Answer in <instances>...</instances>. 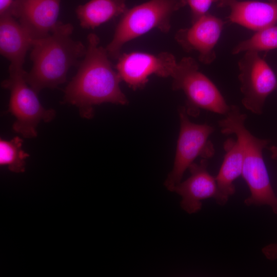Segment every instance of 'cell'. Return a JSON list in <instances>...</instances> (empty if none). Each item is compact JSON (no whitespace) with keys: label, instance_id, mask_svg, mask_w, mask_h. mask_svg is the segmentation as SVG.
Here are the masks:
<instances>
[{"label":"cell","instance_id":"8fae6325","mask_svg":"<svg viewBox=\"0 0 277 277\" xmlns=\"http://www.w3.org/2000/svg\"><path fill=\"white\" fill-rule=\"evenodd\" d=\"M61 0H14L12 15L33 40L49 35L56 25Z\"/></svg>","mask_w":277,"mask_h":277},{"label":"cell","instance_id":"e0dca14e","mask_svg":"<svg viewBox=\"0 0 277 277\" xmlns=\"http://www.w3.org/2000/svg\"><path fill=\"white\" fill-rule=\"evenodd\" d=\"M23 141L15 136L10 141L0 140V165L7 166L9 170L15 173L23 172L25 169V160L29 154L22 149Z\"/></svg>","mask_w":277,"mask_h":277},{"label":"cell","instance_id":"603a6c76","mask_svg":"<svg viewBox=\"0 0 277 277\" xmlns=\"http://www.w3.org/2000/svg\"><path fill=\"white\" fill-rule=\"evenodd\" d=\"M181 3L183 7L187 5V0H179Z\"/></svg>","mask_w":277,"mask_h":277},{"label":"cell","instance_id":"4fadbf2b","mask_svg":"<svg viewBox=\"0 0 277 277\" xmlns=\"http://www.w3.org/2000/svg\"><path fill=\"white\" fill-rule=\"evenodd\" d=\"M228 21L255 32L277 22V0L267 2L228 0Z\"/></svg>","mask_w":277,"mask_h":277},{"label":"cell","instance_id":"52a82bcc","mask_svg":"<svg viewBox=\"0 0 277 277\" xmlns=\"http://www.w3.org/2000/svg\"><path fill=\"white\" fill-rule=\"evenodd\" d=\"M26 73L23 68L9 69V76L2 85L10 92L8 111L15 118L13 130L25 138H31L37 136L39 123L52 120L55 111L42 105L37 93L26 80Z\"/></svg>","mask_w":277,"mask_h":277},{"label":"cell","instance_id":"ac0fdd59","mask_svg":"<svg viewBox=\"0 0 277 277\" xmlns=\"http://www.w3.org/2000/svg\"><path fill=\"white\" fill-rule=\"evenodd\" d=\"M277 48V26L273 25L255 33L237 44L232 50L233 54L247 51L258 52Z\"/></svg>","mask_w":277,"mask_h":277},{"label":"cell","instance_id":"6da1fadb","mask_svg":"<svg viewBox=\"0 0 277 277\" xmlns=\"http://www.w3.org/2000/svg\"><path fill=\"white\" fill-rule=\"evenodd\" d=\"M106 48L94 33L87 37L84 58L65 90L64 101L76 106L84 118H90L94 107L105 103L125 105L128 100L121 89L122 80L112 66Z\"/></svg>","mask_w":277,"mask_h":277},{"label":"cell","instance_id":"5b68a950","mask_svg":"<svg viewBox=\"0 0 277 277\" xmlns=\"http://www.w3.org/2000/svg\"><path fill=\"white\" fill-rule=\"evenodd\" d=\"M171 77L172 88L182 90L186 97V112L189 116H197L201 110L225 115L229 105L215 85L199 70L197 62L184 57L177 63Z\"/></svg>","mask_w":277,"mask_h":277},{"label":"cell","instance_id":"2e32d148","mask_svg":"<svg viewBox=\"0 0 277 277\" xmlns=\"http://www.w3.org/2000/svg\"><path fill=\"white\" fill-rule=\"evenodd\" d=\"M125 0H90L76 9L82 27L94 29L122 15L127 10Z\"/></svg>","mask_w":277,"mask_h":277},{"label":"cell","instance_id":"5bb4252c","mask_svg":"<svg viewBox=\"0 0 277 277\" xmlns=\"http://www.w3.org/2000/svg\"><path fill=\"white\" fill-rule=\"evenodd\" d=\"M33 39L11 14L0 16V52L10 63L9 69L23 68L26 54Z\"/></svg>","mask_w":277,"mask_h":277},{"label":"cell","instance_id":"d6986e66","mask_svg":"<svg viewBox=\"0 0 277 277\" xmlns=\"http://www.w3.org/2000/svg\"><path fill=\"white\" fill-rule=\"evenodd\" d=\"M228 0H187L191 10V23L195 22L201 17L208 13V11L213 4L218 7H226Z\"/></svg>","mask_w":277,"mask_h":277},{"label":"cell","instance_id":"7c38bea8","mask_svg":"<svg viewBox=\"0 0 277 277\" xmlns=\"http://www.w3.org/2000/svg\"><path fill=\"white\" fill-rule=\"evenodd\" d=\"M206 159L199 163H192L189 167L190 175L186 180L177 184L173 192L181 197L180 206L188 214H193L201 210L202 201L215 199L217 191L215 177L207 170Z\"/></svg>","mask_w":277,"mask_h":277},{"label":"cell","instance_id":"ffe728a7","mask_svg":"<svg viewBox=\"0 0 277 277\" xmlns=\"http://www.w3.org/2000/svg\"><path fill=\"white\" fill-rule=\"evenodd\" d=\"M262 252L266 259L274 261L277 259V242L270 243L262 249Z\"/></svg>","mask_w":277,"mask_h":277},{"label":"cell","instance_id":"7a4b0ae2","mask_svg":"<svg viewBox=\"0 0 277 277\" xmlns=\"http://www.w3.org/2000/svg\"><path fill=\"white\" fill-rule=\"evenodd\" d=\"M73 26L58 22L47 36L33 41L30 58L33 66L25 78L38 93L64 83L70 68L84 56L86 48L71 37Z\"/></svg>","mask_w":277,"mask_h":277},{"label":"cell","instance_id":"8992f818","mask_svg":"<svg viewBox=\"0 0 277 277\" xmlns=\"http://www.w3.org/2000/svg\"><path fill=\"white\" fill-rule=\"evenodd\" d=\"M179 116L180 131L173 165L164 182L166 188L172 192L197 157L207 160L215 153L214 146L209 140L214 128L207 124L192 122L185 106L179 108Z\"/></svg>","mask_w":277,"mask_h":277},{"label":"cell","instance_id":"277c9868","mask_svg":"<svg viewBox=\"0 0 277 277\" xmlns=\"http://www.w3.org/2000/svg\"><path fill=\"white\" fill-rule=\"evenodd\" d=\"M182 7L179 0H149L127 9L121 15L113 38L105 48L109 56L117 59L125 44L153 29L168 33L172 15Z\"/></svg>","mask_w":277,"mask_h":277},{"label":"cell","instance_id":"7402d4cb","mask_svg":"<svg viewBox=\"0 0 277 277\" xmlns=\"http://www.w3.org/2000/svg\"><path fill=\"white\" fill-rule=\"evenodd\" d=\"M269 150L271 152V157L274 160L277 159V146H272L269 148Z\"/></svg>","mask_w":277,"mask_h":277},{"label":"cell","instance_id":"9c48e42d","mask_svg":"<svg viewBox=\"0 0 277 277\" xmlns=\"http://www.w3.org/2000/svg\"><path fill=\"white\" fill-rule=\"evenodd\" d=\"M115 70L122 81L133 90L143 88L153 74L162 77H171L177 63L169 52L151 54L132 52L121 54Z\"/></svg>","mask_w":277,"mask_h":277},{"label":"cell","instance_id":"30bf717a","mask_svg":"<svg viewBox=\"0 0 277 277\" xmlns=\"http://www.w3.org/2000/svg\"><path fill=\"white\" fill-rule=\"evenodd\" d=\"M225 23L222 19L207 13L190 27L179 30L174 38L186 52H197L201 62L210 64L216 58L215 47Z\"/></svg>","mask_w":277,"mask_h":277},{"label":"cell","instance_id":"44dd1931","mask_svg":"<svg viewBox=\"0 0 277 277\" xmlns=\"http://www.w3.org/2000/svg\"><path fill=\"white\" fill-rule=\"evenodd\" d=\"M14 1V0H0V16L11 14Z\"/></svg>","mask_w":277,"mask_h":277},{"label":"cell","instance_id":"ba28073f","mask_svg":"<svg viewBox=\"0 0 277 277\" xmlns=\"http://www.w3.org/2000/svg\"><path fill=\"white\" fill-rule=\"evenodd\" d=\"M240 90L244 107L261 114L267 97L277 87V79L268 64L259 52L247 51L238 62Z\"/></svg>","mask_w":277,"mask_h":277},{"label":"cell","instance_id":"9a60e30c","mask_svg":"<svg viewBox=\"0 0 277 277\" xmlns=\"http://www.w3.org/2000/svg\"><path fill=\"white\" fill-rule=\"evenodd\" d=\"M224 160L215 177L217 191L214 199L220 206H224L235 192L234 182L242 175L243 155L240 144L232 138L224 143Z\"/></svg>","mask_w":277,"mask_h":277},{"label":"cell","instance_id":"3957f363","mask_svg":"<svg viewBox=\"0 0 277 277\" xmlns=\"http://www.w3.org/2000/svg\"><path fill=\"white\" fill-rule=\"evenodd\" d=\"M247 115L238 106L230 105L224 117L218 122L221 132L234 134L243 155L242 176L246 182L250 195L244 200L246 206H268L277 214V195L272 187L263 152L269 141L253 135L245 126Z\"/></svg>","mask_w":277,"mask_h":277}]
</instances>
